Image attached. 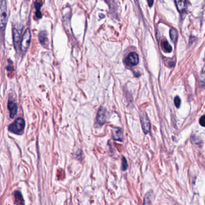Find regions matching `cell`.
Instances as JSON below:
<instances>
[{
	"instance_id": "6da1fadb",
	"label": "cell",
	"mask_w": 205,
	"mask_h": 205,
	"mask_svg": "<svg viewBox=\"0 0 205 205\" xmlns=\"http://www.w3.org/2000/svg\"><path fill=\"white\" fill-rule=\"evenodd\" d=\"M25 126V123L24 120L22 118H18L12 125L9 126L8 129L10 132L14 134H19L24 131Z\"/></svg>"
},
{
	"instance_id": "7a4b0ae2",
	"label": "cell",
	"mask_w": 205,
	"mask_h": 205,
	"mask_svg": "<svg viewBox=\"0 0 205 205\" xmlns=\"http://www.w3.org/2000/svg\"><path fill=\"white\" fill-rule=\"evenodd\" d=\"M1 18H0V24L1 30H3L4 27H6L7 23V5L6 0H1Z\"/></svg>"
},
{
	"instance_id": "3957f363",
	"label": "cell",
	"mask_w": 205,
	"mask_h": 205,
	"mask_svg": "<svg viewBox=\"0 0 205 205\" xmlns=\"http://www.w3.org/2000/svg\"><path fill=\"white\" fill-rule=\"evenodd\" d=\"M31 42V32L30 29H27L24 32L22 38L21 43V50L22 52H25L30 46Z\"/></svg>"
},
{
	"instance_id": "277c9868",
	"label": "cell",
	"mask_w": 205,
	"mask_h": 205,
	"mask_svg": "<svg viewBox=\"0 0 205 205\" xmlns=\"http://www.w3.org/2000/svg\"><path fill=\"white\" fill-rule=\"evenodd\" d=\"M107 118H108V112L106 109L103 107H100L98 111L97 117H96L98 123L100 125H104L106 122Z\"/></svg>"
},
{
	"instance_id": "5b68a950",
	"label": "cell",
	"mask_w": 205,
	"mask_h": 205,
	"mask_svg": "<svg viewBox=\"0 0 205 205\" xmlns=\"http://www.w3.org/2000/svg\"><path fill=\"white\" fill-rule=\"evenodd\" d=\"M139 58L135 52H131L126 58L125 62L129 66H134L138 63Z\"/></svg>"
},
{
	"instance_id": "8992f818",
	"label": "cell",
	"mask_w": 205,
	"mask_h": 205,
	"mask_svg": "<svg viewBox=\"0 0 205 205\" xmlns=\"http://www.w3.org/2000/svg\"><path fill=\"white\" fill-rule=\"evenodd\" d=\"M141 122L143 132L146 134L150 131V124L148 116L145 114L141 115Z\"/></svg>"
},
{
	"instance_id": "52a82bcc",
	"label": "cell",
	"mask_w": 205,
	"mask_h": 205,
	"mask_svg": "<svg viewBox=\"0 0 205 205\" xmlns=\"http://www.w3.org/2000/svg\"><path fill=\"white\" fill-rule=\"evenodd\" d=\"M8 109L10 111V117L11 119L14 118L18 111V106L13 101L9 100L8 102Z\"/></svg>"
},
{
	"instance_id": "ba28073f",
	"label": "cell",
	"mask_w": 205,
	"mask_h": 205,
	"mask_svg": "<svg viewBox=\"0 0 205 205\" xmlns=\"http://www.w3.org/2000/svg\"><path fill=\"white\" fill-rule=\"evenodd\" d=\"M112 135L114 140L122 141L123 140V133L121 129L119 127H114L112 130Z\"/></svg>"
},
{
	"instance_id": "9c48e42d",
	"label": "cell",
	"mask_w": 205,
	"mask_h": 205,
	"mask_svg": "<svg viewBox=\"0 0 205 205\" xmlns=\"http://www.w3.org/2000/svg\"><path fill=\"white\" fill-rule=\"evenodd\" d=\"M22 29H21L19 27H14L13 29V40H14V45H15V47H17V45L19 42L20 37H21V35Z\"/></svg>"
},
{
	"instance_id": "30bf717a",
	"label": "cell",
	"mask_w": 205,
	"mask_h": 205,
	"mask_svg": "<svg viewBox=\"0 0 205 205\" xmlns=\"http://www.w3.org/2000/svg\"><path fill=\"white\" fill-rule=\"evenodd\" d=\"M177 8L180 12H183L186 8V0H175Z\"/></svg>"
},
{
	"instance_id": "8fae6325",
	"label": "cell",
	"mask_w": 205,
	"mask_h": 205,
	"mask_svg": "<svg viewBox=\"0 0 205 205\" xmlns=\"http://www.w3.org/2000/svg\"><path fill=\"white\" fill-rule=\"evenodd\" d=\"M161 46H162V48L163 50L165 52H167V53H169L171 50H172V48L171 46H170L169 43L168 42L167 40H163L162 41V43H161Z\"/></svg>"
},
{
	"instance_id": "7c38bea8",
	"label": "cell",
	"mask_w": 205,
	"mask_h": 205,
	"mask_svg": "<svg viewBox=\"0 0 205 205\" xmlns=\"http://www.w3.org/2000/svg\"><path fill=\"white\" fill-rule=\"evenodd\" d=\"M14 196L16 199V203L18 204H23L24 203V199L22 198L21 193L19 191H15L14 193Z\"/></svg>"
},
{
	"instance_id": "4fadbf2b",
	"label": "cell",
	"mask_w": 205,
	"mask_h": 205,
	"mask_svg": "<svg viewBox=\"0 0 205 205\" xmlns=\"http://www.w3.org/2000/svg\"><path fill=\"white\" fill-rule=\"evenodd\" d=\"M39 39L40 42L42 44H45V42L47 40V33L46 31H40L39 35Z\"/></svg>"
},
{
	"instance_id": "5bb4252c",
	"label": "cell",
	"mask_w": 205,
	"mask_h": 205,
	"mask_svg": "<svg viewBox=\"0 0 205 205\" xmlns=\"http://www.w3.org/2000/svg\"><path fill=\"white\" fill-rule=\"evenodd\" d=\"M170 35L171 39L173 42H176L177 39V31L175 29H171L170 31Z\"/></svg>"
},
{
	"instance_id": "9a60e30c",
	"label": "cell",
	"mask_w": 205,
	"mask_h": 205,
	"mask_svg": "<svg viewBox=\"0 0 205 205\" xmlns=\"http://www.w3.org/2000/svg\"><path fill=\"white\" fill-rule=\"evenodd\" d=\"M122 164H121V167H122V170L123 171H125V170L127 169V163L126 158L125 157H123L122 158Z\"/></svg>"
},
{
	"instance_id": "2e32d148",
	"label": "cell",
	"mask_w": 205,
	"mask_h": 205,
	"mask_svg": "<svg viewBox=\"0 0 205 205\" xmlns=\"http://www.w3.org/2000/svg\"><path fill=\"white\" fill-rule=\"evenodd\" d=\"M200 81L202 85H205V72L201 73L200 75Z\"/></svg>"
},
{
	"instance_id": "e0dca14e",
	"label": "cell",
	"mask_w": 205,
	"mask_h": 205,
	"mask_svg": "<svg viewBox=\"0 0 205 205\" xmlns=\"http://www.w3.org/2000/svg\"><path fill=\"white\" fill-rule=\"evenodd\" d=\"M181 102V99L179 98V97L176 96L175 98V106H176L177 108H179L180 107Z\"/></svg>"
},
{
	"instance_id": "ac0fdd59",
	"label": "cell",
	"mask_w": 205,
	"mask_h": 205,
	"mask_svg": "<svg viewBox=\"0 0 205 205\" xmlns=\"http://www.w3.org/2000/svg\"><path fill=\"white\" fill-rule=\"evenodd\" d=\"M199 123L201 126L205 127V115L202 116L199 120Z\"/></svg>"
},
{
	"instance_id": "d6986e66",
	"label": "cell",
	"mask_w": 205,
	"mask_h": 205,
	"mask_svg": "<svg viewBox=\"0 0 205 205\" xmlns=\"http://www.w3.org/2000/svg\"><path fill=\"white\" fill-rule=\"evenodd\" d=\"M149 6H152L154 4V0H147Z\"/></svg>"
}]
</instances>
